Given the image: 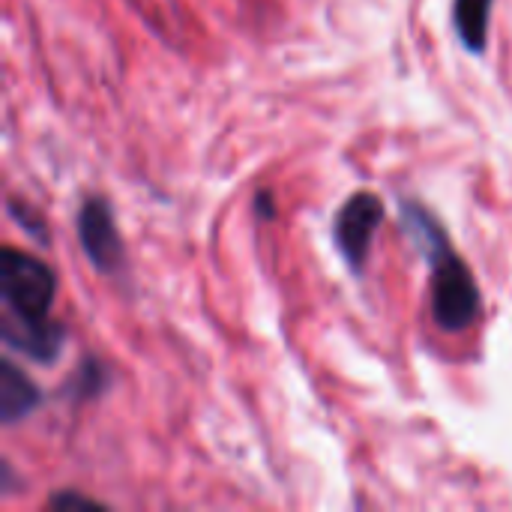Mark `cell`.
Wrapping results in <instances>:
<instances>
[{
  "label": "cell",
  "mask_w": 512,
  "mask_h": 512,
  "mask_svg": "<svg viewBox=\"0 0 512 512\" xmlns=\"http://www.w3.org/2000/svg\"><path fill=\"white\" fill-rule=\"evenodd\" d=\"M0 294L6 303V345L36 363H54L66 342V330L51 318L57 294L54 270L42 258L9 246L0 255Z\"/></svg>",
  "instance_id": "6da1fadb"
},
{
  "label": "cell",
  "mask_w": 512,
  "mask_h": 512,
  "mask_svg": "<svg viewBox=\"0 0 512 512\" xmlns=\"http://www.w3.org/2000/svg\"><path fill=\"white\" fill-rule=\"evenodd\" d=\"M402 225L432 264V318L441 330L462 333L480 315V288L468 264L450 249L441 225L417 204H402Z\"/></svg>",
  "instance_id": "7a4b0ae2"
},
{
  "label": "cell",
  "mask_w": 512,
  "mask_h": 512,
  "mask_svg": "<svg viewBox=\"0 0 512 512\" xmlns=\"http://www.w3.org/2000/svg\"><path fill=\"white\" fill-rule=\"evenodd\" d=\"M384 222V204L372 192H357L351 195L339 216H336V243L342 258L351 267H363L369 246L378 234V225Z\"/></svg>",
  "instance_id": "3957f363"
},
{
  "label": "cell",
  "mask_w": 512,
  "mask_h": 512,
  "mask_svg": "<svg viewBox=\"0 0 512 512\" xmlns=\"http://www.w3.org/2000/svg\"><path fill=\"white\" fill-rule=\"evenodd\" d=\"M78 240L84 246L87 261L99 273H117L123 261V240L117 234V222L111 207L102 198H90L78 213Z\"/></svg>",
  "instance_id": "277c9868"
},
{
  "label": "cell",
  "mask_w": 512,
  "mask_h": 512,
  "mask_svg": "<svg viewBox=\"0 0 512 512\" xmlns=\"http://www.w3.org/2000/svg\"><path fill=\"white\" fill-rule=\"evenodd\" d=\"M42 402L39 387L9 360L0 363V417L6 423H18Z\"/></svg>",
  "instance_id": "5b68a950"
},
{
  "label": "cell",
  "mask_w": 512,
  "mask_h": 512,
  "mask_svg": "<svg viewBox=\"0 0 512 512\" xmlns=\"http://www.w3.org/2000/svg\"><path fill=\"white\" fill-rule=\"evenodd\" d=\"M492 0H453V24L462 45L474 54L486 51Z\"/></svg>",
  "instance_id": "8992f818"
},
{
  "label": "cell",
  "mask_w": 512,
  "mask_h": 512,
  "mask_svg": "<svg viewBox=\"0 0 512 512\" xmlns=\"http://www.w3.org/2000/svg\"><path fill=\"white\" fill-rule=\"evenodd\" d=\"M51 507H99L93 498H84V495H75V492H63L57 498H51Z\"/></svg>",
  "instance_id": "52a82bcc"
}]
</instances>
